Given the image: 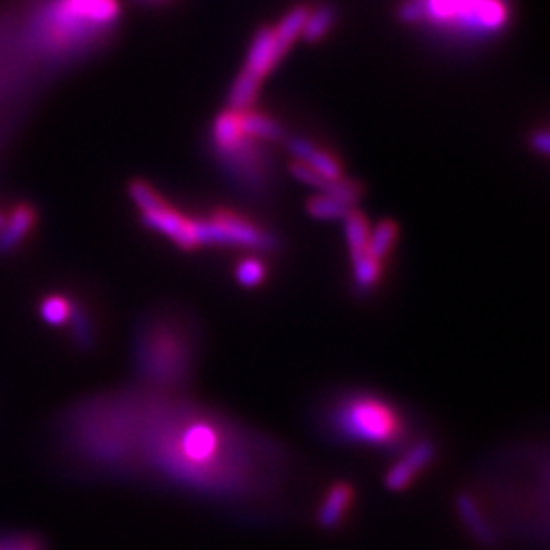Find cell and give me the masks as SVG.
Returning a JSON list of instances; mask_svg holds the SVG:
<instances>
[{
	"mask_svg": "<svg viewBox=\"0 0 550 550\" xmlns=\"http://www.w3.org/2000/svg\"><path fill=\"white\" fill-rule=\"evenodd\" d=\"M74 443L92 463L141 471L212 500L263 498L292 469V453L275 436L188 394L145 388L84 404Z\"/></svg>",
	"mask_w": 550,
	"mask_h": 550,
	"instance_id": "cell-1",
	"label": "cell"
},
{
	"mask_svg": "<svg viewBox=\"0 0 550 550\" xmlns=\"http://www.w3.org/2000/svg\"><path fill=\"white\" fill-rule=\"evenodd\" d=\"M312 428L326 443L398 455L420 436L418 416L400 400L371 388H339L312 410Z\"/></svg>",
	"mask_w": 550,
	"mask_h": 550,
	"instance_id": "cell-2",
	"label": "cell"
},
{
	"mask_svg": "<svg viewBox=\"0 0 550 550\" xmlns=\"http://www.w3.org/2000/svg\"><path fill=\"white\" fill-rule=\"evenodd\" d=\"M204 330L182 304H161L143 314L133 335V367L141 388L161 394H188L196 377Z\"/></svg>",
	"mask_w": 550,
	"mask_h": 550,
	"instance_id": "cell-3",
	"label": "cell"
},
{
	"mask_svg": "<svg viewBox=\"0 0 550 550\" xmlns=\"http://www.w3.org/2000/svg\"><path fill=\"white\" fill-rule=\"evenodd\" d=\"M273 145L249 135L239 110L225 108L208 133V153L225 182L249 202H267L275 192Z\"/></svg>",
	"mask_w": 550,
	"mask_h": 550,
	"instance_id": "cell-4",
	"label": "cell"
},
{
	"mask_svg": "<svg viewBox=\"0 0 550 550\" xmlns=\"http://www.w3.org/2000/svg\"><path fill=\"white\" fill-rule=\"evenodd\" d=\"M512 17L508 0H404L400 19L449 29L469 37L500 33Z\"/></svg>",
	"mask_w": 550,
	"mask_h": 550,
	"instance_id": "cell-5",
	"label": "cell"
},
{
	"mask_svg": "<svg viewBox=\"0 0 550 550\" xmlns=\"http://www.w3.org/2000/svg\"><path fill=\"white\" fill-rule=\"evenodd\" d=\"M198 253L227 249L241 255H271L282 247L280 235L253 214L233 206H210L194 212Z\"/></svg>",
	"mask_w": 550,
	"mask_h": 550,
	"instance_id": "cell-6",
	"label": "cell"
},
{
	"mask_svg": "<svg viewBox=\"0 0 550 550\" xmlns=\"http://www.w3.org/2000/svg\"><path fill=\"white\" fill-rule=\"evenodd\" d=\"M117 0H53L43 11V29L53 47H82L119 21Z\"/></svg>",
	"mask_w": 550,
	"mask_h": 550,
	"instance_id": "cell-7",
	"label": "cell"
},
{
	"mask_svg": "<svg viewBox=\"0 0 550 550\" xmlns=\"http://www.w3.org/2000/svg\"><path fill=\"white\" fill-rule=\"evenodd\" d=\"M129 196L139 210L141 225L145 229L170 241L182 253H198L194 237V212L184 210L170 198H165L145 180H133L129 184Z\"/></svg>",
	"mask_w": 550,
	"mask_h": 550,
	"instance_id": "cell-8",
	"label": "cell"
},
{
	"mask_svg": "<svg viewBox=\"0 0 550 550\" xmlns=\"http://www.w3.org/2000/svg\"><path fill=\"white\" fill-rule=\"evenodd\" d=\"M438 455V445L430 436L420 434L416 440L396 455V461L390 465V469L383 475V485L390 491H406L416 483V479L426 473Z\"/></svg>",
	"mask_w": 550,
	"mask_h": 550,
	"instance_id": "cell-9",
	"label": "cell"
},
{
	"mask_svg": "<svg viewBox=\"0 0 550 550\" xmlns=\"http://www.w3.org/2000/svg\"><path fill=\"white\" fill-rule=\"evenodd\" d=\"M282 60L284 58L278 49V41H275L273 27H261L251 41L247 60L241 72L249 74L257 82H263L275 68H278Z\"/></svg>",
	"mask_w": 550,
	"mask_h": 550,
	"instance_id": "cell-10",
	"label": "cell"
},
{
	"mask_svg": "<svg viewBox=\"0 0 550 550\" xmlns=\"http://www.w3.org/2000/svg\"><path fill=\"white\" fill-rule=\"evenodd\" d=\"M355 502V487L349 481H335L324 491V498L316 510V522L322 530H335L347 518Z\"/></svg>",
	"mask_w": 550,
	"mask_h": 550,
	"instance_id": "cell-11",
	"label": "cell"
},
{
	"mask_svg": "<svg viewBox=\"0 0 550 550\" xmlns=\"http://www.w3.org/2000/svg\"><path fill=\"white\" fill-rule=\"evenodd\" d=\"M351 259V286L359 298H369L383 284L385 263L377 259L369 247L349 253Z\"/></svg>",
	"mask_w": 550,
	"mask_h": 550,
	"instance_id": "cell-12",
	"label": "cell"
},
{
	"mask_svg": "<svg viewBox=\"0 0 550 550\" xmlns=\"http://www.w3.org/2000/svg\"><path fill=\"white\" fill-rule=\"evenodd\" d=\"M457 514L463 522V526L469 530V534L483 546H493L498 542V532H495L491 520L487 518L485 510L477 502L471 491H459L455 498Z\"/></svg>",
	"mask_w": 550,
	"mask_h": 550,
	"instance_id": "cell-13",
	"label": "cell"
},
{
	"mask_svg": "<svg viewBox=\"0 0 550 550\" xmlns=\"http://www.w3.org/2000/svg\"><path fill=\"white\" fill-rule=\"evenodd\" d=\"M37 220V214L33 206L29 204H19L7 218L5 227L0 229V253H9L13 251L33 229Z\"/></svg>",
	"mask_w": 550,
	"mask_h": 550,
	"instance_id": "cell-14",
	"label": "cell"
},
{
	"mask_svg": "<svg viewBox=\"0 0 550 550\" xmlns=\"http://www.w3.org/2000/svg\"><path fill=\"white\" fill-rule=\"evenodd\" d=\"M398 241H400L398 223H394V220H390V218H383V220H377L375 225H371L367 247L377 259H381L385 263V259H388L396 251Z\"/></svg>",
	"mask_w": 550,
	"mask_h": 550,
	"instance_id": "cell-15",
	"label": "cell"
},
{
	"mask_svg": "<svg viewBox=\"0 0 550 550\" xmlns=\"http://www.w3.org/2000/svg\"><path fill=\"white\" fill-rule=\"evenodd\" d=\"M269 278V267L263 255H241L235 265V280L245 290L261 288Z\"/></svg>",
	"mask_w": 550,
	"mask_h": 550,
	"instance_id": "cell-16",
	"label": "cell"
},
{
	"mask_svg": "<svg viewBox=\"0 0 550 550\" xmlns=\"http://www.w3.org/2000/svg\"><path fill=\"white\" fill-rule=\"evenodd\" d=\"M308 7H296L290 13L284 15V19L278 23V27L273 29L275 41H278V49L282 53V58H286V53L294 45V41L302 35V29L308 19Z\"/></svg>",
	"mask_w": 550,
	"mask_h": 550,
	"instance_id": "cell-17",
	"label": "cell"
},
{
	"mask_svg": "<svg viewBox=\"0 0 550 550\" xmlns=\"http://www.w3.org/2000/svg\"><path fill=\"white\" fill-rule=\"evenodd\" d=\"M259 88H261V82H257L249 74L241 72L235 78V82L229 90L227 108H231V110H249V108H253L255 102H257V96H259Z\"/></svg>",
	"mask_w": 550,
	"mask_h": 550,
	"instance_id": "cell-18",
	"label": "cell"
},
{
	"mask_svg": "<svg viewBox=\"0 0 550 550\" xmlns=\"http://www.w3.org/2000/svg\"><path fill=\"white\" fill-rule=\"evenodd\" d=\"M335 23H337V11L333 7H326V5L318 7L316 11L308 13L306 25L302 29V37L308 43H318L333 31Z\"/></svg>",
	"mask_w": 550,
	"mask_h": 550,
	"instance_id": "cell-19",
	"label": "cell"
},
{
	"mask_svg": "<svg viewBox=\"0 0 550 550\" xmlns=\"http://www.w3.org/2000/svg\"><path fill=\"white\" fill-rule=\"evenodd\" d=\"M306 208H308V214L318 220H343L349 214V210H353L333 194H318L310 198Z\"/></svg>",
	"mask_w": 550,
	"mask_h": 550,
	"instance_id": "cell-20",
	"label": "cell"
},
{
	"mask_svg": "<svg viewBox=\"0 0 550 550\" xmlns=\"http://www.w3.org/2000/svg\"><path fill=\"white\" fill-rule=\"evenodd\" d=\"M74 312V304L70 298L62 296V294H53L47 296L41 302V318L49 324V326H62L68 324Z\"/></svg>",
	"mask_w": 550,
	"mask_h": 550,
	"instance_id": "cell-21",
	"label": "cell"
},
{
	"mask_svg": "<svg viewBox=\"0 0 550 550\" xmlns=\"http://www.w3.org/2000/svg\"><path fill=\"white\" fill-rule=\"evenodd\" d=\"M68 324H72V335H74L76 345L84 351L92 349V345H94V322H92L88 310H84L82 306H74V312H72V318H70Z\"/></svg>",
	"mask_w": 550,
	"mask_h": 550,
	"instance_id": "cell-22",
	"label": "cell"
},
{
	"mask_svg": "<svg viewBox=\"0 0 550 550\" xmlns=\"http://www.w3.org/2000/svg\"><path fill=\"white\" fill-rule=\"evenodd\" d=\"M530 147L534 153L546 157L548 155V149H550V139H548V131L546 129H540V131H534L530 135Z\"/></svg>",
	"mask_w": 550,
	"mask_h": 550,
	"instance_id": "cell-23",
	"label": "cell"
},
{
	"mask_svg": "<svg viewBox=\"0 0 550 550\" xmlns=\"http://www.w3.org/2000/svg\"><path fill=\"white\" fill-rule=\"evenodd\" d=\"M139 3H147V5H157V3H165V0H139Z\"/></svg>",
	"mask_w": 550,
	"mask_h": 550,
	"instance_id": "cell-24",
	"label": "cell"
},
{
	"mask_svg": "<svg viewBox=\"0 0 550 550\" xmlns=\"http://www.w3.org/2000/svg\"><path fill=\"white\" fill-rule=\"evenodd\" d=\"M5 223H7V216H5L3 212H0V229H3V227H5Z\"/></svg>",
	"mask_w": 550,
	"mask_h": 550,
	"instance_id": "cell-25",
	"label": "cell"
}]
</instances>
